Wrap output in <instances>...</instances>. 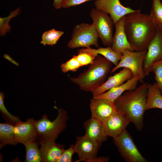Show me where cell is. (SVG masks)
<instances>
[{
    "instance_id": "obj_20",
    "label": "cell",
    "mask_w": 162,
    "mask_h": 162,
    "mask_svg": "<svg viewBox=\"0 0 162 162\" xmlns=\"http://www.w3.org/2000/svg\"><path fill=\"white\" fill-rule=\"evenodd\" d=\"M154 108L162 110V94L156 82L148 84L146 110Z\"/></svg>"
},
{
    "instance_id": "obj_4",
    "label": "cell",
    "mask_w": 162,
    "mask_h": 162,
    "mask_svg": "<svg viewBox=\"0 0 162 162\" xmlns=\"http://www.w3.org/2000/svg\"><path fill=\"white\" fill-rule=\"evenodd\" d=\"M58 111L56 118L52 122L45 115L36 121L37 139L39 142L55 141L59 134L65 129L68 118L67 112L62 108L58 109Z\"/></svg>"
},
{
    "instance_id": "obj_2",
    "label": "cell",
    "mask_w": 162,
    "mask_h": 162,
    "mask_svg": "<svg viewBox=\"0 0 162 162\" xmlns=\"http://www.w3.org/2000/svg\"><path fill=\"white\" fill-rule=\"evenodd\" d=\"M148 84L143 83L134 89L124 92L114 102L116 112L129 120L140 131L143 126Z\"/></svg>"
},
{
    "instance_id": "obj_30",
    "label": "cell",
    "mask_w": 162,
    "mask_h": 162,
    "mask_svg": "<svg viewBox=\"0 0 162 162\" xmlns=\"http://www.w3.org/2000/svg\"><path fill=\"white\" fill-rule=\"evenodd\" d=\"M151 72L155 75V80L162 94V59L153 64Z\"/></svg>"
},
{
    "instance_id": "obj_19",
    "label": "cell",
    "mask_w": 162,
    "mask_h": 162,
    "mask_svg": "<svg viewBox=\"0 0 162 162\" xmlns=\"http://www.w3.org/2000/svg\"><path fill=\"white\" fill-rule=\"evenodd\" d=\"M139 79L137 76H133L123 84L113 87L99 95L93 97L97 98L106 99L114 102L115 100L124 92L134 89L137 87Z\"/></svg>"
},
{
    "instance_id": "obj_26",
    "label": "cell",
    "mask_w": 162,
    "mask_h": 162,
    "mask_svg": "<svg viewBox=\"0 0 162 162\" xmlns=\"http://www.w3.org/2000/svg\"><path fill=\"white\" fill-rule=\"evenodd\" d=\"M20 12L19 8L11 12L8 16L0 18V34L1 36L5 35L11 30V27L9 24L10 20L18 15Z\"/></svg>"
},
{
    "instance_id": "obj_22",
    "label": "cell",
    "mask_w": 162,
    "mask_h": 162,
    "mask_svg": "<svg viewBox=\"0 0 162 162\" xmlns=\"http://www.w3.org/2000/svg\"><path fill=\"white\" fill-rule=\"evenodd\" d=\"M82 49L98 55H100L111 62L115 66L118 64L122 56V53L115 51L112 49L111 46L100 47L97 49H92L89 47L82 48Z\"/></svg>"
},
{
    "instance_id": "obj_10",
    "label": "cell",
    "mask_w": 162,
    "mask_h": 162,
    "mask_svg": "<svg viewBox=\"0 0 162 162\" xmlns=\"http://www.w3.org/2000/svg\"><path fill=\"white\" fill-rule=\"evenodd\" d=\"M94 5L96 8L109 14L114 24L122 17L138 10L124 6L119 0H98Z\"/></svg>"
},
{
    "instance_id": "obj_27",
    "label": "cell",
    "mask_w": 162,
    "mask_h": 162,
    "mask_svg": "<svg viewBox=\"0 0 162 162\" xmlns=\"http://www.w3.org/2000/svg\"><path fill=\"white\" fill-rule=\"evenodd\" d=\"M4 95L3 92H0V111L3 118L6 122L14 125L20 121L18 116H15L11 114L7 109L4 103Z\"/></svg>"
},
{
    "instance_id": "obj_32",
    "label": "cell",
    "mask_w": 162,
    "mask_h": 162,
    "mask_svg": "<svg viewBox=\"0 0 162 162\" xmlns=\"http://www.w3.org/2000/svg\"><path fill=\"white\" fill-rule=\"evenodd\" d=\"M91 0L95 1L98 0H64L62 8H68Z\"/></svg>"
},
{
    "instance_id": "obj_33",
    "label": "cell",
    "mask_w": 162,
    "mask_h": 162,
    "mask_svg": "<svg viewBox=\"0 0 162 162\" xmlns=\"http://www.w3.org/2000/svg\"><path fill=\"white\" fill-rule=\"evenodd\" d=\"M64 0H53V5L56 9H59L63 7Z\"/></svg>"
},
{
    "instance_id": "obj_12",
    "label": "cell",
    "mask_w": 162,
    "mask_h": 162,
    "mask_svg": "<svg viewBox=\"0 0 162 162\" xmlns=\"http://www.w3.org/2000/svg\"><path fill=\"white\" fill-rule=\"evenodd\" d=\"M89 106L91 117L102 123L116 112L114 102L105 98H93Z\"/></svg>"
},
{
    "instance_id": "obj_9",
    "label": "cell",
    "mask_w": 162,
    "mask_h": 162,
    "mask_svg": "<svg viewBox=\"0 0 162 162\" xmlns=\"http://www.w3.org/2000/svg\"><path fill=\"white\" fill-rule=\"evenodd\" d=\"M162 59V28L157 26L156 33L150 42L144 62V76L151 72V67L154 63Z\"/></svg>"
},
{
    "instance_id": "obj_11",
    "label": "cell",
    "mask_w": 162,
    "mask_h": 162,
    "mask_svg": "<svg viewBox=\"0 0 162 162\" xmlns=\"http://www.w3.org/2000/svg\"><path fill=\"white\" fill-rule=\"evenodd\" d=\"M74 146L76 153L77 154L79 158L76 162H91L92 160L97 157L101 146L84 135L76 137Z\"/></svg>"
},
{
    "instance_id": "obj_3",
    "label": "cell",
    "mask_w": 162,
    "mask_h": 162,
    "mask_svg": "<svg viewBox=\"0 0 162 162\" xmlns=\"http://www.w3.org/2000/svg\"><path fill=\"white\" fill-rule=\"evenodd\" d=\"M112 64L104 57L98 55L87 70L76 77H70V80L82 90L92 92L105 82Z\"/></svg>"
},
{
    "instance_id": "obj_13",
    "label": "cell",
    "mask_w": 162,
    "mask_h": 162,
    "mask_svg": "<svg viewBox=\"0 0 162 162\" xmlns=\"http://www.w3.org/2000/svg\"><path fill=\"white\" fill-rule=\"evenodd\" d=\"M37 120L28 118L25 122L20 121L14 125V132L15 141L24 144L37 139Z\"/></svg>"
},
{
    "instance_id": "obj_14",
    "label": "cell",
    "mask_w": 162,
    "mask_h": 162,
    "mask_svg": "<svg viewBox=\"0 0 162 162\" xmlns=\"http://www.w3.org/2000/svg\"><path fill=\"white\" fill-rule=\"evenodd\" d=\"M130 122L127 118L116 112L102 123L106 135L114 138L120 135Z\"/></svg>"
},
{
    "instance_id": "obj_31",
    "label": "cell",
    "mask_w": 162,
    "mask_h": 162,
    "mask_svg": "<svg viewBox=\"0 0 162 162\" xmlns=\"http://www.w3.org/2000/svg\"><path fill=\"white\" fill-rule=\"evenodd\" d=\"M76 153L74 145H71L69 147L65 149L58 162H71L73 155Z\"/></svg>"
},
{
    "instance_id": "obj_24",
    "label": "cell",
    "mask_w": 162,
    "mask_h": 162,
    "mask_svg": "<svg viewBox=\"0 0 162 162\" xmlns=\"http://www.w3.org/2000/svg\"><path fill=\"white\" fill-rule=\"evenodd\" d=\"M149 15L157 26L162 28V3L160 0H152Z\"/></svg>"
},
{
    "instance_id": "obj_23",
    "label": "cell",
    "mask_w": 162,
    "mask_h": 162,
    "mask_svg": "<svg viewBox=\"0 0 162 162\" xmlns=\"http://www.w3.org/2000/svg\"><path fill=\"white\" fill-rule=\"evenodd\" d=\"M26 150V157L24 162H40L41 158L39 146L40 142L37 139L24 144Z\"/></svg>"
},
{
    "instance_id": "obj_17",
    "label": "cell",
    "mask_w": 162,
    "mask_h": 162,
    "mask_svg": "<svg viewBox=\"0 0 162 162\" xmlns=\"http://www.w3.org/2000/svg\"><path fill=\"white\" fill-rule=\"evenodd\" d=\"M125 16L115 24L116 31L111 47L115 51L122 53L125 50L134 51L129 43L124 29Z\"/></svg>"
},
{
    "instance_id": "obj_6",
    "label": "cell",
    "mask_w": 162,
    "mask_h": 162,
    "mask_svg": "<svg viewBox=\"0 0 162 162\" xmlns=\"http://www.w3.org/2000/svg\"><path fill=\"white\" fill-rule=\"evenodd\" d=\"M147 50L139 51L125 50L122 52V58L118 64L111 70L113 73L121 68H127L131 71L133 76H137L139 82L143 83L145 77L143 66Z\"/></svg>"
},
{
    "instance_id": "obj_29",
    "label": "cell",
    "mask_w": 162,
    "mask_h": 162,
    "mask_svg": "<svg viewBox=\"0 0 162 162\" xmlns=\"http://www.w3.org/2000/svg\"><path fill=\"white\" fill-rule=\"evenodd\" d=\"M82 66V65L77 60L76 56L74 55L71 58L65 62L62 63L60 67L62 72L65 73L69 71H76Z\"/></svg>"
},
{
    "instance_id": "obj_16",
    "label": "cell",
    "mask_w": 162,
    "mask_h": 162,
    "mask_svg": "<svg viewBox=\"0 0 162 162\" xmlns=\"http://www.w3.org/2000/svg\"><path fill=\"white\" fill-rule=\"evenodd\" d=\"M39 142L41 162H58L65 150L64 146L56 143L54 140H48Z\"/></svg>"
},
{
    "instance_id": "obj_8",
    "label": "cell",
    "mask_w": 162,
    "mask_h": 162,
    "mask_svg": "<svg viewBox=\"0 0 162 162\" xmlns=\"http://www.w3.org/2000/svg\"><path fill=\"white\" fill-rule=\"evenodd\" d=\"M113 141L122 157L126 161L148 162L138 150L126 129L120 135L113 138Z\"/></svg>"
},
{
    "instance_id": "obj_28",
    "label": "cell",
    "mask_w": 162,
    "mask_h": 162,
    "mask_svg": "<svg viewBox=\"0 0 162 162\" xmlns=\"http://www.w3.org/2000/svg\"><path fill=\"white\" fill-rule=\"evenodd\" d=\"M78 54L76 57L82 66L93 63L98 55L90 52L84 51L82 49L78 51Z\"/></svg>"
},
{
    "instance_id": "obj_21",
    "label": "cell",
    "mask_w": 162,
    "mask_h": 162,
    "mask_svg": "<svg viewBox=\"0 0 162 162\" xmlns=\"http://www.w3.org/2000/svg\"><path fill=\"white\" fill-rule=\"evenodd\" d=\"M14 125L6 122L0 124V148L9 145L15 146L18 143L15 141L14 132Z\"/></svg>"
},
{
    "instance_id": "obj_1",
    "label": "cell",
    "mask_w": 162,
    "mask_h": 162,
    "mask_svg": "<svg viewBox=\"0 0 162 162\" xmlns=\"http://www.w3.org/2000/svg\"><path fill=\"white\" fill-rule=\"evenodd\" d=\"M157 28L149 15L142 13L140 10L125 16L124 31L134 51L147 50Z\"/></svg>"
},
{
    "instance_id": "obj_5",
    "label": "cell",
    "mask_w": 162,
    "mask_h": 162,
    "mask_svg": "<svg viewBox=\"0 0 162 162\" xmlns=\"http://www.w3.org/2000/svg\"><path fill=\"white\" fill-rule=\"evenodd\" d=\"M98 36L93 25L82 22L74 28L71 39L67 44L70 49L80 47H89L92 45L99 46Z\"/></svg>"
},
{
    "instance_id": "obj_18",
    "label": "cell",
    "mask_w": 162,
    "mask_h": 162,
    "mask_svg": "<svg viewBox=\"0 0 162 162\" xmlns=\"http://www.w3.org/2000/svg\"><path fill=\"white\" fill-rule=\"evenodd\" d=\"M83 126L85 135L100 146L107 140L108 136L105 134L102 123L96 119L91 117L84 122Z\"/></svg>"
},
{
    "instance_id": "obj_15",
    "label": "cell",
    "mask_w": 162,
    "mask_h": 162,
    "mask_svg": "<svg viewBox=\"0 0 162 162\" xmlns=\"http://www.w3.org/2000/svg\"><path fill=\"white\" fill-rule=\"evenodd\" d=\"M132 77L130 70L123 68L119 72L109 77L106 82L93 91V97L101 94L112 88L120 86Z\"/></svg>"
},
{
    "instance_id": "obj_7",
    "label": "cell",
    "mask_w": 162,
    "mask_h": 162,
    "mask_svg": "<svg viewBox=\"0 0 162 162\" xmlns=\"http://www.w3.org/2000/svg\"><path fill=\"white\" fill-rule=\"evenodd\" d=\"M94 26L100 38L106 46H111L113 38V26L112 20L108 14L96 8H93L90 13Z\"/></svg>"
},
{
    "instance_id": "obj_25",
    "label": "cell",
    "mask_w": 162,
    "mask_h": 162,
    "mask_svg": "<svg viewBox=\"0 0 162 162\" xmlns=\"http://www.w3.org/2000/svg\"><path fill=\"white\" fill-rule=\"evenodd\" d=\"M64 34L63 32L56 30L54 28L48 30L43 34L40 43L44 45H53L57 43Z\"/></svg>"
}]
</instances>
